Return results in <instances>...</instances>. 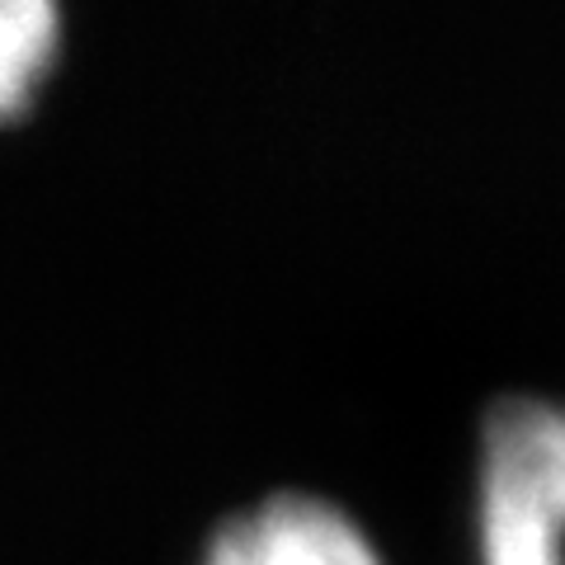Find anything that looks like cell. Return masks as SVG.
I'll use <instances>...</instances> for the list:
<instances>
[{
  "label": "cell",
  "instance_id": "1",
  "mask_svg": "<svg viewBox=\"0 0 565 565\" xmlns=\"http://www.w3.org/2000/svg\"><path fill=\"white\" fill-rule=\"evenodd\" d=\"M476 527L486 565H565V401L504 396L490 405Z\"/></svg>",
  "mask_w": 565,
  "mask_h": 565
},
{
  "label": "cell",
  "instance_id": "2",
  "mask_svg": "<svg viewBox=\"0 0 565 565\" xmlns=\"http://www.w3.org/2000/svg\"><path fill=\"white\" fill-rule=\"evenodd\" d=\"M199 565H382V556L340 504L278 490L226 519Z\"/></svg>",
  "mask_w": 565,
  "mask_h": 565
},
{
  "label": "cell",
  "instance_id": "3",
  "mask_svg": "<svg viewBox=\"0 0 565 565\" xmlns=\"http://www.w3.org/2000/svg\"><path fill=\"white\" fill-rule=\"evenodd\" d=\"M62 47V10L52 0H0V118L24 109Z\"/></svg>",
  "mask_w": 565,
  "mask_h": 565
}]
</instances>
